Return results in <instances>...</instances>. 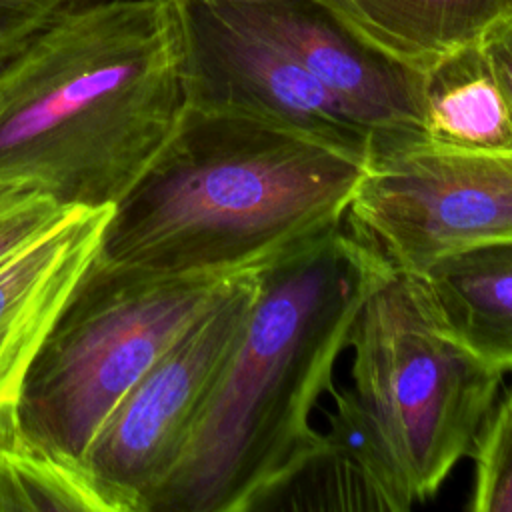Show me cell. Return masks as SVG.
Masks as SVG:
<instances>
[{
    "label": "cell",
    "instance_id": "obj_1",
    "mask_svg": "<svg viewBox=\"0 0 512 512\" xmlns=\"http://www.w3.org/2000/svg\"><path fill=\"white\" fill-rule=\"evenodd\" d=\"M184 112L172 0H94L0 62V194L114 206Z\"/></svg>",
    "mask_w": 512,
    "mask_h": 512
},
{
    "label": "cell",
    "instance_id": "obj_2",
    "mask_svg": "<svg viewBox=\"0 0 512 512\" xmlns=\"http://www.w3.org/2000/svg\"><path fill=\"white\" fill-rule=\"evenodd\" d=\"M390 272L344 222L258 268L242 332L146 512H246L316 434L310 414Z\"/></svg>",
    "mask_w": 512,
    "mask_h": 512
},
{
    "label": "cell",
    "instance_id": "obj_3",
    "mask_svg": "<svg viewBox=\"0 0 512 512\" xmlns=\"http://www.w3.org/2000/svg\"><path fill=\"white\" fill-rule=\"evenodd\" d=\"M368 162L284 126L184 104L114 204L98 264L228 280L342 224Z\"/></svg>",
    "mask_w": 512,
    "mask_h": 512
},
{
    "label": "cell",
    "instance_id": "obj_4",
    "mask_svg": "<svg viewBox=\"0 0 512 512\" xmlns=\"http://www.w3.org/2000/svg\"><path fill=\"white\" fill-rule=\"evenodd\" d=\"M230 280L94 260L28 368L16 406L22 432L86 464L112 410Z\"/></svg>",
    "mask_w": 512,
    "mask_h": 512
},
{
    "label": "cell",
    "instance_id": "obj_5",
    "mask_svg": "<svg viewBox=\"0 0 512 512\" xmlns=\"http://www.w3.org/2000/svg\"><path fill=\"white\" fill-rule=\"evenodd\" d=\"M352 392L384 436L416 502L470 456L504 372L458 344L414 274L390 272L350 330Z\"/></svg>",
    "mask_w": 512,
    "mask_h": 512
},
{
    "label": "cell",
    "instance_id": "obj_6",
    "mask_svg": "<svg viewBox=\"0 0 512 512\" xmlns=\"http://www.w3.org/2000/svg\"><path fill=\"white\" fill-rule=\"evenodd\" d=\"M344 222L392 272L406 274L468 246L512 240V152L420 146L372 162Z\"/></svg>",
    "mask_w": 512,
    "mask_h": 512
},
{
    "label": "cell",
    "instance_id": "obj_7",
    "mask_svg": "<svg viewBox=\"0 0 512 512\" xmlns=\"http://www.w3.org/2000/svg\"><path fill=\"white\" fill-rule=\"evenodd\" d=\"M258 270L232 278L112 410L86 466L126 512L146 502L172 468L232 352L258 286Z\"/></svg>",
    "mask_w": 512,
    "mask_h": 512
},
{
    "label": "cell",
    "instance_id": "obj_8",
    "mask_svg": "<svg viewBox=\"0 0 512 512\" xmlns=\"http://www.w3.org/2000/svg\"><path fill=\"white\" fill-rule=\"evenodd\" d=\"M182 38L184 104L254 116L370 164L372 140L352 112L286 50L218 0H172Z\"/></svg>",
    "mask_w": 512,
    "mask_h": 512
},
{
    "label": "cell",
    "instance_id": "obj_9",
    "mask_svg": "<svg viewBox=\"0 0 512 512\" xmlns=\"http://www.w3.org/2000/svg\"><path fill=\"white\" fill-rule=\"evenodd\" d=\"M222 6L286 50L352 112L372 140L370 164L424 146L418 108L422 72L374 48L324 0Z\"/></svg>",
    "mask_w": 512,
    "mask_h": 512
},
{
    "label": "cell",
    "instance_id": "obj_10",
    "mask_svg": "<svg viewBox=\"0 0 512 512\" xmlns=\"http://www.w3.org/2000/svg\"><path fill=\"white\" fill-rule=\"evenodd\" d=\"M326 432L252 498L246 512H406L416 502L352 388L330 386Z\"/></svg>",
    "mask_w": 512,
    "mask_h": 512
},
{
    "label": "cell",
    "instance_id": "obj_11",
    "mask_svg": "<svg viewBox=\"0 0 512 512\" xmlns=\"http://www.w3.org/2000/svg\"><path fill=\"white\" fill-rule=\"evenodd\" d=\"M114 206H74L0 264V414L16 412L46 336L98 256Z\"/></svg>",
    "mask_w": 512,
    "mask_h": 512
},
{
    "label": "cell",
    "instance_id": "obj_12",
    "mask_svg": "<svg viewBox=\"0 0 512 512\" xmlns=\"http://www.w3.org/2000/svg\"><path fill=\"white\" fill-rule=\"evenodd\" d=\"M414 276L458 344L500 372L512 370V240L444 254Z\"/></svg>",
    "mask_w": 512,
    "mask_h": 512
},
{
    "label": "cell",
    "instance_id": "obj_13",
    "mask_svg": "<svg viewBox=\"0 0 512 512\" xmlns=\"http://www.w3.org/2000/svg\"><path fill=\"white\" fill-rule=\"evenodd\" d=\"M424 148L462 154H510L512 114L480 40L422 72Z\"/></svg>",
    "mask_w": 512,
    "mask_h": 512
},
{
    "label": "cell",
    "instance_id": "obj_14",
    "mask_svg": "<svg viewBox=\"0 0 512 512\" xmlns=\"http://www.w3.org/2000/svg\"><path fill=\"white\" fill-rule=\"evenodd\" d=\"M356 34L392 60L424 72L478 42L512 0H324Z\"/></svg>",
    "mask_w": 512,
    "mask_h": 512
},
{
    "label": "cell",
    "instance_id": "obj_15",
    "mask_svg": "<svg viewBox=\"0 0 512 512\" xmlns=\"http://www.w3.org/2000/svg\"><path fill=\"white\" fill-rule=\"evenodd\" d=\"M0 510L126 512L84 462L28 438L16 412L0 420Z\"/></svg>",
    "mask_w": 512,
    "mask_h": 512
},
{
    "label": "cell",
    "instance_id": "obj_16",
    "mask_svg": "<svg viewBox=\"0 0 512 512\" xmlns=\"http://www.w3.org/2000/svg\"><path fill=\"white\" fill-rule=\"evenodd\" d=\"M474 512H512V384L492 406L470 452Z\"/></svg>",
    "mask_w": 512,
    "mask_h": 512
},
{
    "label": "cell",
    "instance_id": "obj_17",
    "mask_svg": "<svg viewBox=\"0 0 512 512\" xmlns=\"http://www.w3.org/2000/svg\"><path fill=\"white\" fill-rule=\"evenodd\" d=\"M70 208L40 192L0 194V264L54 226Z\"/></svg>",
    "mask_w": 512,
    "mask_h": 512
},
{
    "label": "cell",
    "instance_id": "obj_18",
    "mask_svg": "<svg viewBox=\"0 0 512 512\" xmlns=\"http://www.w3.org/2000/svg\"><path fill=\"white\" fill-rule=\"evenodd\" d=\"M94 0H0V62L68 12Z\"/></svg>",
    "mask_w": 512,
    "mask_h": 512
},
{
    "label": "cell",
    "instance_id": "obj_19",
    "mask_svg": "<svg viewBox=\"0 0 512 512\" xmlns=\"http://www.w3.org/2000/svg\"><path fill=\"white\" fill-rule=\"evenodd\" d=\"M480 46L512 114V14L494 22L480 38Z\"/></svg>",
    "mask_w": 512,
    "mask_h": 512
},
{
    "label": "cell",
    "instance_id": "obj_20",
    "mask_svg": "<svg viewBox=\"0 0 512 512\" xmlns=\"http://www.w3.org/2000/svg\"><path fill=\"white\" fill-rule=\"evenodd\" d=\"M222 2H240V4H260V2H274V0H222Z\"/></svg>",
    "mask_w": 512,
    "mask_h": 512
},
{
    "label": "cell",
    "instance_id": "obj_21",
    "mask_svg": "<svg viewBox=\"0 0 512 512\" xmlns=\"http://www.w3.org/2000/svg\"><path fill=\"white\" fill-rule=\"evenodd\" d=\"M8 414H12V412H8ZM8 414H0V418H4V416H8Z\"/></svg>",
    "mask_w": 512,
    "mask_h": 512
}]
</instances>
